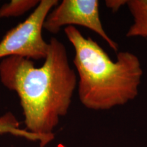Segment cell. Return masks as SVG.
<instances>
[{"label": "cell", "mask_w": 147, "mask_h": 147, "mask_svg": "<svg viewBox=\"0 0 147 147\" xmlns=\"http://www.w3.org/2000/svg\"><path fill=\"white\" fill-rule=\"evenodd\" d=\"M127 1L126 0H107L106 1V5L108 8L113 12H117L121 7L127 4Z\"/></svg>", "instance_id": "obj_8"}, {"label": "cell", "mask_w": 147, "mask_h": 147, "mask_svg": "<svg viewBox=\"0 0 147 147\" xmlns=\"http://www.w3.org/2000/svg\"><path fill=\"white\" fill-rule=\"evenodd\" d=\"M64 33L74 49L78 97L84 107L109 110L138 96L143 71L136 55L121 51L114 61L95 40L84 37L76 27H65Z\"/></svg>", "instance_id": "obj_2"}, {"label": "cell", "mask_w": 147, "mask_h": 147, "mask_svg": "<svg viewBox=\"0 0 147 147\" xmlns=\"http://www.w3.org/2000/svg\"><path fill=\"white\" fill-rule=\"evenodd\" d=\"M39 0H12L0 8V18L16 17L36 8Z\"/></svg>", "instance_id": "obj_7"}, {"label": "cell", "mask_w": 147, "mask_h": 147, "mask_svg": "<svg viewBox=\"0 0 147 147\" xmlns=\"http://www.w3.org/2000/svg\"><path fill=\"white\" fill-rule=\"evenodd\" d=\"M59 3L57 0H40L23 22L10 29L0 41V59L21 57L30 60L45 59L49 42L42 36L48 14Z\"/></svg>", "instance_id": "obj_3"}, {"label": "cell", "mask_w": 147, "mask_h": 147, "mask_svg": "<svg viewBox=\"0 0 147 147\" xmlns=\"http://www.w3.org/2000/svg\"><path fill=\"white\" fill-rule=\"evenodd\" d=\"M78 25L98 34L116 53L119 46L106 34L100 16V2L97 0H63L48 14L44 29L55 34L63 27Z\"/></svg>", "instance_id": "obj_4"}, {"label": "cell", "mask_w": 147, "mask_h": 147, "mask_svg": "<svg viewBox=\"0 0 147 147\" xmlns=\"http://www.w3.org/2000/svg\"><path fill=\"white\" fill-rule=\"evenodd\" d=\"M43 65L12 56L0 62V80L17 93L25 117V129L39 136L47 145L54 139L53 129L66 115L78 80L69 63L65 45L51 38Z\"/></svg>", "instance_id": "obj_1"}, {"label": "cell", "mask_w": 147, "mask_h": 147, "mask_svg": "<svg viewBox=\"0 0 147 147\" xmlns=\"http://www.w3.org/2000/svg\"><path fill=\"white\" fill-rule=\"evenodd\" d=\"M5 134L25 138L29 140L39 141L40 147L46 146L44 140L39 136L29 132L25 129L20 128L19 122L15 116L10 112H8L0 117V135Z\"/></svg>", "instance_id": "obj_6"}, {"label": "cell", "mask_w": 147, "mask_h": 147, "mask_svg": "<svg viewBox=\"0 0 147 147\" xmlns=\"http://www.w3.org/2000/svg\"><path fill=\"white\" fill-rule=\"evenodd\" d=\"M127 5L133 16L134 23L126 36L147 38V0H129Z\"/></svg>", "instance_id": "obj_5"}]
</instances>
